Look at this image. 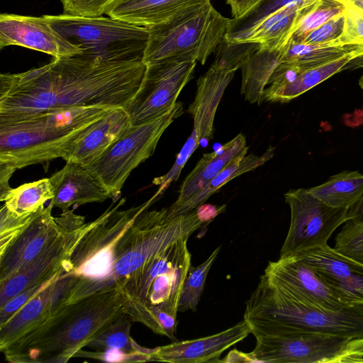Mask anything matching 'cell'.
<instances>
[{
  "mask_svg": "<svg viewBox=\"0 0 363 363\" xmlns=\"http://www.w3.org/2000/svg\"><path fill=\"white\" fill-rule=\"evenodd\" d=\"M284 199L290 208L291 220L279 258L328 245L334 231L349 220L348 208L332 207L307 189H290Z\"/></svg>",
  "mask_w": 363,
  "mask_h": 363,
  "instance_id": "obj_11",
  "label": "cell"
},
{
  "mask_svg": "<svg viewBox=\"0 0 363 363\" xmlns=\"http://www.w3.org/2000/svg\"><path fill=\"white\" fill-rule=\"evenodd\" d=\"M16 169L5 163L0 162V201L12 189L9 185V179Z\"/></svg>",
  "mask_w": 363,
  "mask_h": 363,
  "instance_id": "obj_42",
  "label": "cell"
},
{
  "mask_svg": "<svg viewBox=\"0 0 363 363\" xmlns=\"http://www.w3.org/2000/svg\"><path fill=\"white\" fill-rule=\"evenodd\" d=\"M356 51H363V45H342L337 40L325 43H306L291 38L281 51L280 63L311 68Z\"/></svg>",
  "mask_w": 363,
  "mask_h": 363,
  "instance_id": "obj_28",
  "label": "cell"
},
{
  "mask_svg": "<svg viewBox=\"0 0 363 363\" xmlns=\"http://www.w3.org/2000/svg\"><path fill=\"white\" fill-rule=\"evenodd\" d=\"M225 210V205L201 204L169 217L168 208L145 210L115 240L106 260L108 286L119 290L145 263L172 244L189 238Z\"/></svg>",
  "mask_w": 363,
  "mask_h": 363,
  "instance_id": "obj_5",
  "label": "cell"
},
{
  "mask_svg": "<svg viewBox=\"0 0 363 363\" xmlns=\"http://www.w3.org/2000/svg\"><path fill=\"white\" fill-rule=\"evenodd\" d=\"M304 0H262L240 18L230 19L224 38L231 43H240L245 34L264 18L288 4Z\"/></svg>",
  "mask_w": 363,
  "mask_h": 363,
  "instance_id": "obj_33",
  "label": "cell"
},
{
  "mask_svg": "<svg viewBox=\"0 0 363 363\" xmlns=\"http://www.w3.org/2000/svg\"><path fill=\"white\" fill-rule=\"evenodd\" d=\"M115 108L107 106L60 108L0 125V162L18 169L62 158L76 140Z\"/></svg>",
  "mask_w": 363,
  "mask_h": 363,
  "instance_id": "obj_6",
  "label": "cell"
},
{
  "mask_svg": "<svg viewBox=\"0 0 363 363\" xmlns=\"http://www.w3.org/2000/svg\"><path fill=\"white\" fill-rule=\"evenodd\" d=\"M187 240L160 252L119 289L126 314L154 333L174 340L178 306L191 265Z\"/></svg>",
  "mask_w": 363,
  "mask_h": 363,
  "instance_id": "obj_4",
  "label": "cell"
},
{
  "mask_svg": "<svg viewBox=\"0 0 363 363\" xmlns=\"http://www.w3.org/2000/svg\"><path fill=\"white\" fill-rule=\"evenodd\" d=\"M56 279L48 284L6 322L0 325L1 352L57 311Z\"/></svg>",
  "mask_w": 363,
  "mask_h": 363,
  "instance_id": "obj_26",
  "label": "cell"
},
{
  "mask_svg": "<svg viewBox=\"0 0 363 363\" xmlns=\"http://www.w3.org/2000/svg\"><path fill=\"white\" fill-rule=\"evenodd\" d=\"M131 126L125 108H116L97 121L67 149L62 159L86 167L99 158Z\"/></svg>",
  "mask_w": 363,
  "mask_h": 363,
  "instance_id": "obj_23",
  "label": "cell"
},
{
  "mask_svg": "<svg viewBox=\"0 0 363 363\" xmlns=\"http://www.w3.org/2000/svg\"><path fill=\"white\" fill-rule=\"evenodd\" d=\"M357 68H363V54L351 60L342 69H355Z\"/></svg>",
  "mask_w": 363,
  "mask_h": 363,
  "instance_id": "obj_45",
  "label": "cell"
},
{
  "mask_svg": "<svg viewBox=\"0 0 363 363\" xmlns=\"http://www.w3.org/2000/svg\"><path fill=\"white\" fill-rule=\"evenodd\" d=\"M183 112L182 103L177 101L174 108L162 116L131 125L100 158L85 167L107 188L113 203L119 199L121 189L133 170L154 153L165 130Z\"/></svg>",
  "mask_w": 363,
  "mask_h": 363,
  "instance_id": "obj_9",
  "label": "cell"
},
{
  "mask_svg": "<svg viewBox=\"0 0 363 363\" xmlns=\"http://www.w3.org/2000/svg\"><path fill=\"white\" fill-rule=\"evenodd\" d=\"M133 321L124 314L113 321L86 347L96 352L81 350L74 357L109 362H145L155 361L156 348L149 349L138 345L130 335Z\"/></svg>",
  "mask_w": 363,
  "mask_h": 363,
  "instance_id": "obj_22",
  "label": "cell"
},
{
  "mask_svg": "<svg viewBox=\"0 0 363 363\" xmlns=\"http://www.w3.org/2000/svg\"><path fill=\"white\" fill-rule=\"evenodd\" d=\"M250 333V326L243 319L233 327L209 336L174 342L156 347L155 361L172 363L220 362V357L223 352Z\"/></svg>",
  "mask_w": 363,
  "mask_h": 363,
  "instance_id": "obj_19",
  "label": "cell"
},
{
  "mask_svg": "<svg viewBox=\"0 0 363 363\" xmlns=\"http://www.w3.org/2000/svg\"><path fill=\"white\" fill-rule=\"evenodd\" d=\"M343 14L344 29L337 41L342 45H363V12L350 6H345Z\"/></svg>",
  "mask_w": 363,
  "mask_h": 363,
  "instance_id": "obj_38",
  "label": "cell"
},
{
  "mask_svg": "<svg viewBox=\"0 0 363 363\" xmlns=\"http://www.w3.org/2000/svg\"><path fill=\"white\" fill-rule=\"evenodd\" d=\"M53 208L50 202L6 247L0 249V284L23 270L68 228L77 216L73 208L54 217Z\"/></svg>",
  "mask_w": 363,
  "mask_h": 363,
  "instance_id": "obj_14",
  "label": "cell"
},
{
  "mask_svg": "<svg viewBox=\"0 0 363 363\" xmlns=\"http://www.w3.org/2000/svg\"><path fill=\"white\" fill-rule=\"evenodd\" d=\"M320 1L304 0L283 6L255 26L241 42L257 43L268 50H281L292 37L301 18Z\"/></svg>",
  "mask_w": 363,
  "mask_h": 363,
  "instance_id": "obj_24",
  "label": "cell"
},
{
  "mask_svg": "<svg viewBox=\"0 0 363 363\" xmlns=\"http://www.w3.org/2000/svg\"><path fill=\"white\" fill-rule=\"evenodd\" d=\"M333 248L363 264V223L346 221L335 237Z\"/></svg>",
  "mask_w": 363,
  "mask_h": 363,
  "instance_id": "obj_36",
  "label": "cell"
},
{
  "mask_svg": "<svg viewBox=\"0 0 363 363\" xmlns=\"http://www.w3.org/2000/svg\"><path fill=\"white\" fill-rule=\"evenodd\" d=\"M307 189L332 207L349 208L363 195V174L357 171L342 172Z\"/></svg>",
  "mask_w": 363,
  "mask_h": 363,
  "instance_id": "obj_30",
  "label": "cell"
},
{
  "mask_svg": "<svg viewBox=\"0 0 363 363\" xmlns=\"http://www.w3.org/2000/svg\"><path fill=\"white\" fill-rule=\"evenodd\" d=\"M53 197L50 179L43 178L12 188L1 201L12 213L26 216L43 208L45 202Z\"/></svg>",
  "mask_w": 363,
  "mask_h": 363,
  "instance_id": "obj_32",
  "label": "cell"
},
{
  "mask_svg": "<svg viewBox=\"0 0 363 363\" xmlns=\"http://www.w3.org/2000/svg\"><path fill=\"white\" fill-rule=\"evenodd\" d=\"M196 62L181 57L147 64L140 86L125 108L131 125L152 121L171 111L181 91L192 78Z\"/></svg>",
  "mask_w": 363,
  "mask_h": 363,
  "instance_id": "obj_10",
  "label": "cell"
},
{
  "mask_svg": "<svg viewBox=\"0 0 363 363\" xmlns=\"http://www.w3.org/2000/svg\"><path fill=\"white\" fill-rule=\"evenodd\" d=\"M349 220L356 223H363V195L348 211Z\"/></svg>",
  "mask_w": 363,
  "mask_h": 363,
  "instance_id": "obj_43",
  "label": "cell"
},
{
  "mask_svg": "<svg viewBox=\"0 0 363 363\" xmlns=\"http://www.w3.org/2000/svg\"><path fill=\"white\" fill-rule=\"evenodd\" d=\"M118 0H60L65 14L96 17L106 14Z\"/></svg>",
  "mask_w": 363,
  "mask_h": 363,
  "instance_id": "obj_37",
  "label": "cell"
},
{
  "mask_svg": "<svg viewBox=\"0 0 363 363\" xmlns=\"http://www.w3.org/2000/svg\"><path fill=\"white\" fill-rule=\"evenodd\" d=\"M345 6L333 0H320L299 20L291 38L300 41L305 35L331 18L342 13Z\"/></svg>",
  "mask_w": 363,
  "mask_h": 363,
  "instance_id": "obj_35",
  "label": "cell"
},
{
  "mask_svg": "<svg viewBox=\"0 0 363 363\" xmlns=\"http://www.w3.org/2000/svg\"><path fill=\"white\" fill-rule=\"evenodd\" d=\"M344 23L342 13L311 30L300 41L306 43H325L337 40L342 34Z\"/></svg>",
  "mask_w": 363,
  "mask_h": 363,
  "instance_id": "obj_39",
  "label": "cell"
},
{
  "mask_svg": "<svg viewBox=\"0 0 363 363\" xmlns=\"http://www.w3.org/2000/svg\"><path fill=\"white\" fill-rule=\"evenodd\" d=\"M252 362V360L249 353H242L237 350H232L225 359L220 360V362Z\"/></svg>",
  "mask_w": 363,
  "mask_h": 363,
  "instance_id": "obj_44",
  "label": "cell"
},
{
  "mask_svg": "<svg viewBox=\"0 0 363 363\" xmlns=\"http://www.w3.org/2000/svg\"><path fill=\"white\" fill-rule=\"evenodd\" d=\"M245 136L239 133L218 150L206 153L183 181L177 200L168 208L169 217L181 216L184 206L236 160L247 155Z\"/></svg>",
  "mask_w": 363,
  "mask_h": 363,
  "instance_id": "obj_21",
  "label": "cell"
},
{
  "mask_svg": "<svg viewBox=\"0 0 363 363\" xmlns=\"http://www.w3.org/2000/svg\"><path fill=\"white\" fill-rule=\"evenodd\" d=\"M255 337L308 332L363 338V305L320 308L291 294L263 274L246 303L243 318Z\"/></svg>",
  "mask_w": 363,
  "mask_h": 363,
  "instance_id": "obj_3",
  "label": "cell"
},
{
  "mask_svg": "<svg viewBox=\"0 0 363 363\" xmlns=\"http://www.w3.org/2000/svg\"><path fill=\"white\" fill-rule=\"evenodd\" d=\"M345 6H350L363 12V0H333Z\"/></svg>",
  "mask_w": 363,
  "mask_h": 363,
  "instance_id": "obj_46",
  "label": "cell"
},
{
  "mask_svg": "<svg viewBox=\"0 0 363 363\" xmlns=\"http://www.w3.org/2000/svg\"><path fill=\"white\" fill-rule=\"evenodd\" d=\"M363 362V338L351 340L341 363Z\"/></svg>",
  "mask_w": 363,
  "mask_h": 363,
  "instance_id": "obj_40",
  "label": "cell"
},
{
  "mask_svg": "<svg viewBox=\"0 0 363 363\" xmlns=\"http://www.w3.org/2000/svg\"><path fill=\"white\" fill-rule=\"evenodd\" d=\"M274 151L275 147L270 145L261 155H246L232 162L184 206L181 215L186 214L203 204L210 196L232 179L263 165L273 157Z\"/></svg>",
  "mask_w": 363,
  "mask_h": 363,
  "instance_id": "obj_31",
  "label": "cell"
},
{
  "mask_svg": "<svg viewBox=\"0 0 363 363\" xmlns=\"http://www.w3.org/2000/svg\"><path fill=\"white\" fill-rule=\"evenodd\" d=\"M211 0H118L108 16L145 28L167 21L188 8Z\"/></svg>",
  "mask_w": 363,
  "mask_h": 363,
  "instance_id": "obj_25",
  "label": "cell"
},
{
  "mask_svg": "<svg viewBox=\"0 0 363 363\" xmlns=\"http://www.w3.org/2000/svg\"><path fill=\"white\" fill-rule=\"evenodd\" d=\"M235 71L214 60L208 71L201 76L196 84L194 100L188 112L194 124L191 135L179 152L175 162L165 174L154 179L152 183L160 186L157 192L162 195L172 182L179 178L186 162L198 148L201 141L213 138L216 113L225 89L234 77Z\"/></svg>",
  "mask_w": 363,
  "mask_h": 363,
  "instance_id": "obj_12",
  "label": "cell"
},
{
  "mask_svg": "<svg viewBox=\"0 0 363 363\" xmlns=\"http://www.w3.org/2000/svg\"><path fill=\"white\" fill-rule=\"evenodd\" d=\"M262 0H226L230 6L233 18L238 19L245 15Z\"/></svg>",
  "mask_w": 363,
  "mask_h": 363,
  "instance_id": "obj_41",
  "label": "cell"
},
{
  "mask_svg": "<svg viewBox=\"0 0 363 363\" xmlns=\"http://www.w3.org/2000/svg\"><path fill=\"white\" fill-rule=\"evenodd\" d=\"M359 86H360L361 89L363 91V74L361 76V77L359 79Z\"/></svg>",
  "mask_w": 363,
  "mask_h": 363,
  "instance_id": "obj_47",
  "label": "cell"
},
{
  "mask_svg": "<svg viewBox=\"0 0 363 363\" xmlns=\"http://www.w3.org/2000/svg\"><path fill=\"white\" fill-rule=\"evenodd\" d=\"M230 21L211 1L192 6L164 23L147 28L143 62L189 57L203 65L223 39Z\"/></svg>",
  "mask_w": 363,
  "mask_h": 363,
  "instance_id": "obj_7",
  "label": "cell"
},
{
  "mask_svg": "<svg viewBox=\"0 0 363 363\" xmlns=\"http://www.w3.org/2000/svg\"><path fill=\"white\" fill-rule=\"evenodd\" d=\"M124 314L120 291L95 294L62 306L1 352L12 363H65Z\"/></svg>",
  "mask_w": 363,
  "mask_h": 363,
  "instance_id": "obj_2",
  "label": "cell"
},
{
  "mask_svg": "<svg viewBox=\"0 0 363 363\" xmlns=\"http://www.w3.org/2000/svg\"><path fill=\"white\" fill-rule=\"evenodd\" d=\"M50 25L85 57L109 62H143L147 28L111 17L45 15Z\"/></svg>",
  "mask_w": 363,
  "mask_h": 363,
  "instance_id": "obj_8",
  "label": "cell"
},
{
  "mask_svg": "<svg viewBox=\"0 0 363 363\" xmlns=\"http://www.w3.org/2000/svg\"><path fill=\"white\" fill-rule=\"evenodd\" d=\"M363 54L356 51L332 62L311 67L302 68L294 65L289 71L284 86L272 94L267 101L286 103L309 89L342 71L343 67L352 59Z\"/></svg>",
  "mask_w": 363,
  "mask_h": 363,
  "instance_id": "obj_27",
  "label": "cell"
},
{
  "mask_svg": "<svg viewBox=\"0 0 363 363\" xmlns=\"http://www.w3.org/2000/svg\"><path fill=\"white\" fill-rule=\"evenodd\" d=\"M17 45L52 56L68 57L82 51L60 34L45 16L40 17L1 13L0 48Z\"/></svg>",
  "mask_w": 363,
  "mask_h": 363,
  "instance_id": "obj_16",
  "label": "cell"
},
{
  "mask_svg": "<svg viewBox=\"0 0 363 363\" xmlns=\"http://www.w3.org/2000/svg\"><path fill=\"white\" fill-rule=\"evenodd\" d=\"M255 338V347L249 354L252 362L264 363H341L351 340L301 331Z\"/></svg>",
  "mask_w": 363,
  "mask_h": 363,
  "instance_id": "obj_13",
  "label": "cell"
},
{
  "mask_svg": "<svg viewBox=\"0 0 363 363\" xmlns=\"http://www.w3.org/2000/svg\"><path fill=\"white\" fill-rule=\"evenodd\" d=\"M281 50H272L259 47L241 67V94L250 103L260 105L263 102L267 82L280 64Z\"/></svg>",
  "mask_w": 363,
  "mask_h": 363,
  "instance_id": "obj_29",
  "label": "cell"
},
{
  "mask_svg": "<svg viewBox=\"0 0 363 363\" xmlns=\"http://www.w3.org/2000/svg\"><path fill=\"white\" fill-rule=\"evenodd\" d=\"M54 197L50 200L54 207L62 212L70 207L101 203L111 199V194L101 180L86 167L67 162L64 167L50 178Z\"/></svg>",
  "mask_w": 363,
  "mask_h": 363,
  "instance_id": "obj_20",
  "label": "cell"
},
{
  "mask_svg": "<svg viewBox=\"0 0 363 363\" xmlns=\"http://www.w3.org/2000/svg\"><path fill=\"white\" fill-rule=\"evenodd\" d=\"M220 246L197 267L191 266L184 281L178 306V312L195 311L202 294L205 281L211 267L218 256Z\"/></svg>",
  "mask_w": 363,
  "mask_h": 363,
  "instance_id": "obj_34",
  "label": "cell"
},
{
  "mask_svg": "<svg viewBox=\"0 0 363 363\" xmlns=\"http://www.w3.org/2000/svg\"><path fill=\"white\" fill-rule=\"evenodd\" d=\"M146 70L143 62H109L77 55L0 74V125L75 106L125 108Z\"/></svg>",
  "mask_w": 363,
  "mask_h": 363,
  "instance_id": "obj_1",
  "label": "cell"
},
{
  "mask_svg": "<svg viewBox=\"0 0 363 363\" xmlns=\"http://www.w3.org/2000/svg\"><path fill=\"white\" fill-rule=\"evenodd\" d=\"M293 256L311 267L342 301L363 305V264L328 245Z\"/></svg>",
  "mask_w": 363,
  "mask_h": 363,
  "instance_id": "obj_17",
  "label": "cell"
},
{
  "mask_svg": "<svg viewBox=\"0 0 363 363\" xmlns=\"http://www.w3.org/2000/svg\"><path fill=\"white\" fill-rule=\"evenodd\" d=\"M264 274L296 298L315 306L337 311L350 306L311 267L294 256L269 262Z\"/></svg>",
  "mask_w": 363,
  "mask_h": 363,
  "instance_id": "obj_18",
  "label": "cell"
},
{
  "mask_svg": "<svg viewBox=\"0 0 363 363\" xmlns=\"http://www.w3.org/2000/svg\"><path fill=\"white\" fill-rule=\"evenodd\" d=\"M95 223L96 220L86 223L85 217L77 215L68 228L30 264L0 284V306L18 294L42 286L60 277L79 242Z\"/></svg>",
  "mask_w": 363,
  "mask_h": 363,
  "instance_id": "obj_15",
  "label": "cell"
}]
</instances>
